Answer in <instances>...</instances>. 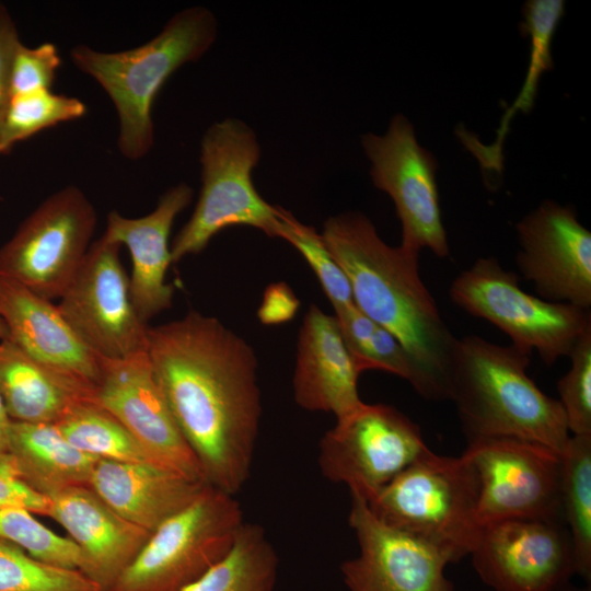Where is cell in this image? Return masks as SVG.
<instances>
[{
	"label": "cell",
	"mask_w": 591,
	"mask_h": 591,
	"mask_svg": "<svg viewBox=\"0 0 591 591\" xmlns=\"http://www.w3.org/2000/svg\"><path fill=\"white\" fill-rule=\"evenodd\" d=\"M147 354L206 483L235 496L251 473L262 416L254 349L218 318L189 311L149 327Z\"/></svg>",
	"instance_id": "1"
},
{
	"label": "cell",
	"mask_w": 591,
	"mask_h": 591,
	"mask_svg": "<svg viewBox=\"0 0 591 591\" xmlns=\"http://www.w3.org/2000/svg\"><path fill=\"white\" fill-rule=\"evenodd\" d=\"M321 235L349 280L356 306L406 350L414 390L429 401L448 399L457 338L420 278L419 252L386 244L359 211L329 217Z\"/></svg>",
	"instance_id": "2"
},
{
	"label": "cell",
	"mask_w": 591,
	"mask_h": 591,
	"mask_svg": "<svg viewBox=\"0 0 591 591\" xmlns=\"http://www.w3.org/2000/svg\"><path fill=\"white\" fill-rule=\"evenodd\" d=\"M531 355L475 335L457 338L448 399L456 406L467 441L511 437L564 454L571 437L566 416L559 401L528 375Z\"/></svg>",
	"instance_id": "3"
},
{
	"label": "cell",
	"mask_w": 591,
	"mask_h": 591,
	"mask_svg": "<svg viewBox=\"0 0 591 591\" xmlns=\"http://www.w3.org/2000/svg\"><path fill=\"white\" fill-rule=\"evenodd\" d=\"M218 22L208 8L194 5L175 13L161 32L127 50L106 53L86 45L70 50V60L95 80L118 117L117 148L129 160L146 157L154 143L152 107L167 79L200 59L213 45Z\"/></svg>",
	"instance_id": "4"
},
{
	"label": "cell",
	"mask_w": 591,
	"mask_h": 591,
	"mask_svg": "<svg viewBox=\"0 0 591 591\" xmlns=\"http://www.w3.org/2000/svg\"><path fill=\"white\" fill-rule=\"evenodd\" d=\"M201 189L189 220L173 240L172 263L206 248L223 229L246 225L278 237L282 207L256 190L253 170L260 144L245 121L228 117L210 125L200 141Z\"/></svg>",
	"instance_id": "5"
},
{
	"label": "cell",
	"mask_w": 591,
	"mask_h": 591,
	"mask_svg": "<svg viewBox=\"0 0 591 591\" xmlns=\"http://www.w3.org/2000/svg\"><path fill=\"white\" fill-rule=\"evenodd\" d=\"M477 499L467 460L429 449L366 502L386 525L441 547L457 561L471 554L482 529Z\"/></svg>",
	"instance_id": "6"
},
{
	"label": "cell",
	"mask_w": 591,
	"mask_h": 591,
	"mask_svg": "<svg viewBox=\"0 0 591 591\" xmlns=\"http://www.w3.org/2000/svg\"><path fill=\"white\" fill-rule=\"evenodd\" d=\"M244 523L234 495L206 485L150 534L107 591H183L230 552Z\"/></svg>",
	"instance_id": "7"
},
{
	"label": "cell",
	"mask_w": 591,
	"mask_h": 591,
	"mask_svg": "<svg viewBox=\"0 0 591 591\" xmlns=\"http://www.w3.org/2000/svg\"><path fill=\"white\" fill-rule=\"evenodd\" d=\"M519 276L495 257H480L450 287L454 304L494 324L511 344L553 366L568 357L581 335L591 328L590 310L544 300L523 291Z\"/></svg>",
	"instance_id": "8"
},
{
	"label": "cell",
	"mask_w": 591,
	"mask_h": 591,
	"mask_svg": "<svg viewBox=\"0 0 591 591\" xmlns=\"http://www.w3.org/2000/svg\"><path fill=\"white\" fill-rule=\"evenodd\" d=\"M96 211L77 186L47 197L0 247V279L59 299L92 244Z\"/></svg>",
	"instance_id": "9"
},
{
	"label": "cell",
	"mask_w": 591,
	"mask_h": 591,
	"mask_svg": "<svg viewBox=\"0 0 591 591\" xmlns=\"http://www.w3.org/2000/svg\"><path fill=\"white\" fill-rule=\"evenodd\" d=\"M467 442L462 455L476 475L480 528L509 519L565 524L561 454L544 444L511 437Z\"/></svg>",
	"instance_id": "10"
},
{
	"label": "cell",
	"mask_w": 591,
	"mask_h": 591,
	"mask_svg": "<svg viewBox=\"0 0 591 591\" xmlns=\"http://www.w3.org/2000/svg\"><path fill=\"white\" fill-rule=\"evenodd\" d=\"M428 450L419 426L403 413L363 402L322 437L318 466L368 500Z\"/></svg>",
	"instance_id": "11"
},
{
	"label": "cell",
	"mask_w": 591,
	"mask_h": 591,
	"mask_svg": "<svg viewBox=\"0 0 591 591\" xmlns=\"http://www.w3.org/2000/svg\"><path fill=\"white\" fill-rule=\"evenodd\" d=\"M361 146L371 163L373 185L392 199L402 227L401 246L436 256L450 254L441 218L437 184L438 163L417 141L414 126L403 114L392 117L383 135L367 132Z\"/></svg>",
	"instance_id": "12"
},
{
	"label": "cell",
	"mask_w": 591,
	"mask_h": 591,
	"mask_svg": "<svg viewBox=\"0 0 591 591\" xmlns=\"http://www.w3.org/2000/svg\"><path fill=\"white\" fill-rule=\"evenodd\" d=\"M119 244L103 235L92 242L59 298L60 313L99 357L123 359L148 348V328L132 304Z\"/></svg>",
	"instance_id": "13"
},
{
	"label": "cell",
	"mask_w": 591,
	"mask_h": 591,
	"mask_svg": "<svg viewBox=\"0 0 591 591\" xmlns=\"http://www.w3.org/2000/svg\"><path fill=\"white\" fill-rule=\"evenodd\" d=\"M470 555L479 578L495 591H554L576 573L571 536L560 522L488 523Z\"/></svg>",
	"instance_id": "14"
},
{
	"label": "cell",
	"mask_w": 591,
	"mask_h": 591,
	"mask_svg": "<svg viewBox=\"0 0 591 591\" xmlns=\"http://www.w3.org/2000/svg\"><path fill=\"white\" fill-rule=\"evenodd\" d=\"M349 525L359 553L340 566L349 591H453L444 575L453 557L441 547L380 521L351 494Z\"/></svg>",
	"instance_id": "15"
},
{
	"label": "cell",
	"mask_w": 591,
	"mask_h": 591,
	"mask_svg": "<svg viewBox=\"0 0 591 591\" xmlns=\"http://www.w3.org/2000/svg\"><path fill=\"white\" fill-rule=\"evenodd\" d=\"M515 263L537 297L584 310L591 306V232L575 209L543 201L515 225Z\"/></svg>",
	"instance_id": "16"
},
{
	"label": "cell",
	"mask_w": 591,
	"mask_h": 591,
	"mask_svg": "<svg viewBox=\"0 0 591 591\" xmlns=\"http://www.w3.org/2000/svg\"><path fill=\"white\" fill-rule=\"evenodd\" d=\"M92 401L113 415L163 466L206 483L157 383L147 351L101 358Z\"/></svg>",
	"instance_id": "17"
},
{
	"label": "cell",
	"mask_w": 591,
	"mask_h": 591,
	"mask_svg": "<svg viewBox=\"0 0 591 591\" xmlns=\"http://www.w3.org/2000/svg\"><path fill=\"white\" fill-rule=\"evenodd\" d=\"M0 317L10 340L54 376L92 401L101 357L78 336L57 304L0 279Z\"/></svg>",
	"instance_id": "18"
},
{
	"label": "cell",
	"mask_w": 591,
	"mask_h": 591,
	"mask_svg": "<svg viewBox=\"0 0 591 591\" xmlns=\"http://www.w3.org/2000/svg\"><path fill=\"white\" fill-rule=\"evenodd\" d=\"M194 190L185 183L169 188L150 213L139 218L111 211L103 236L126 246L131 258L130 294L143 323L172 305L174 288L165 281L172 263L169 239L175 218L192 201Z\"/></svg>",
	"instance_id": "19"
},
{
	"label": "cell",
	"mask_w": 591,
	"mask_h": 591,
	"mask_svg": "<svg viewBox=\"0 0 591 591\" xmlns=\"http://www.w3.org/2000/svg\"><path fill=\"white\" fill-rule=\"evenodd\" d=\"M47 517L81 549L83 573L107 591L140 552L151 532L124 519L89 486L47 496Z\"/></svg>",
	"instance_id": "20"
},
{
	"label": "cell",
	"mask_w": 591,
	"mask_h": 591,
	"mask_svg": "<svg viewBox=\"0 0 591 591\" xmlns=\"http://www.w3.org/2000/svg\"><path fill=\"white\" fill-rule=\"evenodd\" d=\"M359 375L336 317L312 304L298 337L292 383L296 403L306 410L332 413L338 419L363 403Z\"/></svg>",
	"instance_id": "21"
},
{
	"label": "cell",
	"mask_w": 591,
	"mask_h": 591,
	"mask_svg": "<svg viewBox=\"0 0 591 591\" xmlns=\"http://www.w3.org/2000/svg\"><path fill=\"white\" fill-rule=\"evenodd\" d=\"M208 485L171 468L99 459L88 486L132 524L153 532Z\"/></svg>",
	"instance_id": "22"
},
{
	"label": "cell",
	"mask_w": 591,
	"mask_h": 591,
	"mask_svg": "<svg viewBox=\"0 0 591 591\" xmlns=\"http://www.w3.org/2000/svg\"><path fill=\"white\" fill-rule=\"evenodd\" d=\"M10 450L15 477L47 497L73 486H88L99 459L70 442L55 424L13 421Z\"/></svg>",
	"instance_id": "23"
},
{
	"label": "cell",
	"mask_w": 591,
	"mask_h": 591,
	"mask_svg": "<svg viewBox=\"0 0 591 591\" xmlns=\"http://www.w3.org/2000/svg\"><path fill=\"white\" fill-rule=\"evenodd\" d=\"M0 399L13 421L57 422L90 401L54 376L9 338L0 340Z\"/></svg>",
	"instance_id": "24"
},
{
	"label": "cell",
	"mask_w": 591,
	"mask_h": 591,
	"mask_svg": "<svg viewBox=\"0 0 591 591\" xmlns=\"http://www.w3.org/2000/svg\"><path fill=\"white\" fill-rule=\"evenodd\" d=\"M564 13L563 0H529L524 3L520 30L530 38V59L523 86L502 116L491 146L479 144L468 135L463 137V142L484 170H501L502 144L511 119L518 112L528 113L532 108L541 76L553 68L552 42Z\"/></svg>",
	"instance_id": "25"
},
{
	"label": "cell",
	"mask_w": 591,
	"mask_h": 591,
	"mask_svg": "<svg viewBox=\"0 0 591 591\" xmlns=\"http://www.w3.org/2000/svg\"><path fill=\"white\" fill-rule=\"evenodd\" d=\"M278 564L264 529L245 522L230 552L183 591H274Z\"/></svg>",
	"instance_id": "26"
},
{
	"label": "cell",
	"mask_w": 591,
	"mask_h": 591,
	"mask_svg": "<svg viewBox=\"0 0 591 591\" xmlns=\"http://www.w3.org/2000/svg\"><path fill=\"white\" fill-rule=\"evenodd\" d=\"M55 425L68 442L96 459L163 466L127 428L93 401L73 404Z\"/></svg>",
	"instance_id": "27"
},
{
	"label": "cell",
	"mask_w": 591,
	"mask_h": 591,
	"mask_svg": "<svg viewBox=\"0 0 591 591\" xmlns=\"http://www.w3.org/2000/svg\"><path fill=\"white\" fill-rule=\"evenodd\" d=\"M561 509L576 556V573L591 579V434L571 436L563 454Z\"/></svg>",
	"instance_id": "28"
},
{
	"label": "cell",
	"mask_w": 591,
	"mask_h": 591,
	"mask_svg": "<svg viewBox=\"0 0 591 591\" xmlns=\"http://www.w3.org/2000/svg\"><path fill=\"white\" fill-rule=\"evenodd\" d=\"M334 316L360 374L367 370H382L410 381L408 355L392 333L363 314L356 304L335 311Z\"/></svg>",
	"instance_id": "29"
},
{
	"label": "cell",
	"mask_w": 591,
	"mask_h": 591,
	"mask_svg": "<svg viewBox=\"0 0 591 591\" xmlns=\"http://www.w3.org/2000/svg\"><path fill=\"white\" fill-rule=\"evenodd\" d=\"M86 111L80 99L51 90L12 96L0 135V155L44 129L80 119Z\"/></svg>",
	"instance_id": "30"
},
{
	"label": "cell",
	"mask_w": 591,
	"mask_h": 591,
	"mask_svg": "<svg viewBox=\"0 0 591 591\" xmlns=\"http://www.w3.org/2000/svg\"><path fill=\"white\" fill-rule=\"evenodd\" d=\"M0 541L39 561L83 572L85 560L79 546L70 537L49 530L26 509H0Z\"/></svg>",
	"instance_id": "31"
},
{
	"label": "cell",
	"mask_w": 591,
	"mask_h": 591,
	"mask_svg": "<svg viewBox=\"0 0 591 591\" xmlns=\"http://www.w3.org/2000/svg\"><path fill=\"white\" fill-rule=\"evenodd\" d=\"M0 591H102L82 571L32 558L0 541Z\"/></svg>",
	"instance_id": "32"
},
{
	"label": "cell",
	"mask_w": 591,
	"mask_h": 591,
	"mask_svg": "<svg viewBox=\"0 0 591 591\" xmlns=\"http://www.w3.org/2000/svg\"><path fill=\"white\" fill-rule=\"evenodd\" d=\"M278 237L290 243L303 256L334 311L355 304L348 278L315 228L300 222L282 208Z\"/></svg>",
	"instance_id": "33"
},
{
	"label": "cell",
	"mask_w": 591,
	"mask_h": 591,
	"mask_svg": "<svg viewBox=\"0 0 591 591\" xmlns=\"http://www.w3.org/2000/svg\"><path fill=\"white\" fill-rule=\"evenodd\" d=\"M571 367L558 381L559 403L571 436L591 434V328L568 356Z\"/></svg>",
	"instance_id": "34"
},
{
	"label": "cell",
	"mask_w": 591,
	"mask_h": 591,
	"mask_svg": "<svg viewBox=\"0 0 591 591\" xmlns=\"http://www.w3.org/2000/svg\"><path fill=\"white\" fill-rule=\"evenodd\" d=\"M61 65L58 48L49 42L36 47L19 44L11 68V97L50 90Z\"/></svg>",
	"instance_id": "35"
},
{
	"label": "cell",
	"mask_w": 591,
	"mask_h": 591,
	"mask_svg": "<svg viewBox=\"0 0 591 591\" xmlns=\"http://www.w3.org/2000/svg\"><path fill=\"white\" fill-rule=\"evenodd\" d=\"M21 43L19 32L8 8L0 2V135L11 101V68Z\"/></svg>",
	"instance_id": "36"
},
{
	"label": "cell",
	"mask_w": 591,
	"mask_h": 591,
	"mask_svg": "<svg viewBox=\"0 0 591 591\" xmlns=\"http://www.w3.org/2000/svg\"><path fill=\"white\" fill-rule=\"evenodd\" d=\"M299 306L300 301L291 288L285 282H276L266 288L257 316L266 325L282 324L293 318Z\"/></svg>",
	"instance_id": "37"
},
{
	"label": "cell",
	"mask_w": 591,
	"mask_h": 591,
	"mask_svg": "<svg viewBox=\"0 0 591 591\" xmlns=\"http://www.w3.org/2000/svg\"><path fill=\"white\" fill-rule=\"evenodd\" d=\"M23 508L34 514L46 515L47 497L32 490L21 480L0 474V509Z\"/></svg>",
	"instance_id": "38"
},
{
	"label": "cell",
	"mask_w": 591,
	"mask_h": 591,
	"mask_svg": "<svg viewBox=\"0 0 591 591\" xmlns=\"http://www.w3.org/2000/svg\"><path fill=\"white\" fill-rule=\"evenodd\" d=\"M11 425L12 419L0 399V474L16 478L10 450Z\"/></svg>",
	"instance_id": "39"
},
{
	"label": "cell",
	"mask_w": 591,
	"mask_h": 591,
	"mask_svg": "<svg viewBox=\"0 0 591 591\" xmlns=\"http://www.w3.org/2000/svg\"><path fill=\"white\" fill-rule=\"evenodd\" d=\"M554 591H591L590 584L586 587H577L570 581L555 589Z\"/></svg>",
	"instance_id": "40"
},
{
	"label": "cell",
	"mask_w": 591,
	"mask_h": 591,
	"mask_svg": "<svg viewBox=\"0 0 591 591\" xmlns=\"http://www.w3.org/2000/svg\"><path fill=\"white\" fill-rule=\"evenodd\" d=\"M8 338V329L0 317V340Z\"/></svg>",
	"instance_id": "41"
}]
</instances>
